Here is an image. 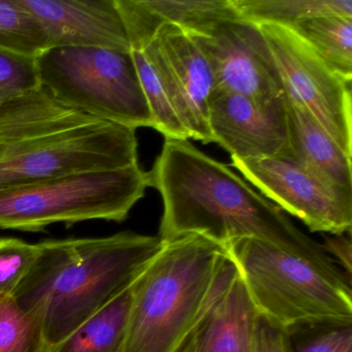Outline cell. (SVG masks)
<instances>
[{"instance_id":"cell-23","label":"cell","mask_w":352,"mask_h":352,"mask_svg":"<svg viewBox=\"0 0 352 352\" xmlns=\"http://www.w3.org/2000/svg\"><path fill=\"white\" fill-rule=\"evenodd\" d=\"M38 254V244L18 238H0V296H14Z\"/></svg>"},{"instance_id":"cell-7","label":"cell","mask_w":352,"mask_h":352,"mask_svg":"<svg viewBox=\"0 0 352 352\" xmlns=\"http://www.w3.org/2000/svg\"><path fill=\"white\" fill-rule=\"evenodd\" d=\"M36 63L41 85L65 106L135 131L154 129L131 52L54 47Z\"/></svg>"},{"instance_id":"cell-27","label":"cell","mask_w":352,"mask_h":352,"mask_svg":"<svg viewBox=\"0 0 352 352\" xmlns=\"http://www.w3.org/2000/svg\"><path fill=\"white\" fill-rule=\"evenodd\" d=\"M323 244L321 245L324 252L336 259L338 263L342 265L347 279L351 282V239L345 234H323Z\"/></svg>"},{"instance_id":"cell-3","label":"cell","mask_w":352,"mask_h":352,"mask_svg":"<svg viewBox=\"0 0 352 352\" xmlns=\"http://www.w3.org/2000/svg\"><path fill=\"white\" fill-rule=\"evenodd\" d=\"M137 164L135 129L69 108L43 86L0 107V190Z\"/></svg>"},{"instance_id":"cell-17","label":"cell","mask_w":352,"mask_h":352,"mask_svg":"<svg viewBox=\"0 0 352 352\" xmlns=\"http://www.w3.org/2000/svg\"><path fill=\"white\" fill-rule=\"evenodd\" d=\"M141 276V275H140ZM138 280V279H137ZM135 280L48 352H123Z\"/></svg>"},{"instance_id":"cell-10","label":"cell","mask_w":352,"mask_h":352,"mask_svg":"<svg viewBox=\"0 0 352 352\" xmlns=\"http://www.w3.org/2000/svg\"><path fill=\"white\" fill-rule=\"evenodd\" d=\"M190 36L207 59L214 92L238 94L261 104L285 96L279 72L256 24L242 18L226 20L207 34Z\"/></svg>"},{"instance_id":"cell-25","label":"cell","mask_w":352,"mask_h":352,"mask_svg":"<svg viewBox=\"0 0 352 352\" xmlns=\"http://www.w3.org/2000/svg\"><path fill=\"white\" fill-rule=\"evenodd\" d=\"M290 338L294 352H352V324L304 327Z\"/></svg>"},{"instance_id":"cell-15","label":"cell","mask_w":352,"mask_h":352,"mask_svg":"<svg viewBox=\"0 0 352 352\" xmlns=\"http://www.w3.org/2000/svg\"><path fill=\"white\" fill-rule=\"evenodd\" d=\"M131 51H141L164 25L201 36L226 20L239 19L232 0H116Z\"/></svg>"},{"instance_id":"cell-18","label":"cell","mask_w":352,"mask_h":352,"mask_svg":"<svg viewBox=\"0 0 352 352\" xmlns=\"http://www.w3.org/2000/svg\"><path fill=\"white\" fill-rule=\"evenodd\" d=\"M338 76L352 81V18L317 16L286 26Z\"/></svg>"},{"instance_id":"cell-24","label":"cell","mask_w":352,"mask_h":352,"mask_svg":"<svg viewBox=\"0 0 352 352\" xmlns=\"http://www.w3.org/2000/svg\"><path fill=\"white\" fill-rule=\"evenodd\" d=\"M41 86L36 58L0 49V107Z\"/></svg>"},{"instance_id":"cell-22","label":"cell","mask_w":352,"mask_h":352,"mask_svg":"<svg viewBox=\"0 0 352 352\" xmlns=\"http://www.w3.org/2000/svg\"><path fill=\"white\" fill-rule=\"evenodd\" d=\"M138 76L151 111L154 129L166 139L189 140L188 133L179 120L168 94L143 51H131Z\"/></svg>"},{"instance_id":"cell-26","label":"cell","mask_w":352,"mask_h":352,"mask_svg":"<svg viewBox=\"0 0 352 352\" xmlns=\"http://www.w3.org/2000/svg\"><path fill=\"white\" fill-rule=\"evenodd\" d=\"M252 352H294L289 333L259 316Z\"/></svg>"},{"instance_id":"cell-12","label":"cell","mask_w":352,"mask_h":352,"mask_svg":"<svg viewBox=\"0 0 352 352\" xmlns=\"http://www.w3.org/2000/svg\"><path fill=\"white\" fill-rule=\"evenodd\" d=\"M214 143L240 160L289 158L285 96L261 104L238 94L214 92L209 106Z\"/></svg>"},{"instance_id":"cell-2","label":"cell","mask_w":352,"mask_h":352,"mask_svg":"<svg viewBox=\"0 0 352 352\" xmlns=\"http://www.w3.org/2000/svg\"><path fill=\"white\" fill-rule=\"evenodd\" d=\"M164 244L133 232L43 241L14 298L42 323L49 350L131 286Z\"/></svg>"},{"instance_id":"cell-1","label":"cell","mask_w":352,"mask_h":352,"mask_svg":"<svg viewBox=\"0 0 352 352\" xmlns=\"http://www.w3.org/2000/svg\"><path fill=\"white\" fill-rule=\"evenodd\" d=\"M147 174L164 201L158 234L164 242L197 234L224 247L236 239H261L348 281L321 245L282 210L188 140L166 139Z\"/></svg>"},{"instance_id":"cell-16","label":"cell","mask_w":352,"mask_h":352,"mask_svg":"<svg viewBox=\"0 0 352 352\" xmlns=\"http://www.w3.org/2000/svg\"><path fill=\"white\" fill-rule=\"evenodd\" d=\"M289 129L290 160L352 197L351 157L347 155L308 112L285 96Z\"/></svg>"},{"instance_id":"cell-6","label":"cell","mask_w":352,"mask_h":352,"mask_svg":"<svg viewBox=\"0 0 352 352\" xmlns=\"http://www.w3.org/2000/svg\"><path fill=\"white\" fill-rule=\"evenodd\" d=\"M148 187L147 172L137 164L3 189L0 190V228L36 232L56 223L122 222Z\"/></svg>"},{"instance_id":"cell-11","label":"cell","mask_w":352,"mask_h":352,"mask_svg":"<svg viewBox=\"0 0 352 352\" xmlns=\"http://www.w3.org/2000/svg\"><path fill=\"white\" fill-rule=\"evenodd\" d=\"M189 139L214 143L209 106L214 80L207 59L191 36L174 25H164L143 49Z\"/></svg>"},{"instance_id":"cell-14","label":"cell","mask_w":352,"mask_h":352,"mask_svg":"<svg viewBox=\"0 0 352 352\" xmlns=\"http://www.w3.org/2000/svg\"><path fill=\"white\" fill-rule=\"evenodd\" d=\"M258 313L228 255L197 321L195 352H252Z\"/></svg>"},{"instance_id":"cell-28","label":"cell","mask_w":352,"mask_h":352,"mask_svg":"<svg viewBox=\"0 0 352 352\" xmlns=\"http://www.w3.org/2000/svg\"><path fill=\"white\" fill-rule=\"evenodd\" d=\"M177 352H195V333H190Z\"/></svg>"},{"instance_id":"cell-9","label":"cell","mask_w":352,"mask_h":352,"mask_svg":"<svg viewBox=\"0 0 352 352\" xmlns=\"http://www.w3.org/2000/svg\"><path fill=\"white\" fill-rule=\"evenodd\" d=\"M232 166L274 205L302 220L311 232H350L352 197L340 192L290 158L240 160Z\"/></svg>"},{"instance_id":"cell-20","label":"cell","mask_w":352,"mask_h":352,"mask_svg":"<svg viewBox=\"0 0 352 352\" xmlns=\"http://www.w3.org/2000/svg\"><path fill=\"white\" fill-rule=\"evenodd\" d=\"M0 49L32 58L49 49L44 28L20 0H0Z\"/></svg>"},{"instance_id":"cell-19","label":"cell","mask_w":352,"mask_h":352,"mask_svg":"<svg viewBox=\"0 0 352 352\" xmlns=\"http://www.w3.org/2000/svg\"><path fill=\"white\" fill-rule=\"evenodd\" d=\"M242 19L289 26L317 16L352 18V0H232Z\"/></svg>"},{"instance_id":"cell-5","label":"cell","mask_w":352,"mask_h":352,"mask_svg":"<svg viewBox=\"0 0 352 352\" xmlns=\"http://www.w3.org/2000/svg\"><path fill=\"white\" fill-rule=\"evenodd\" d=\"M259 316L292 333L352 324L351 284L273 243L240 238L224 246Z\"/></svg>"},{"instance_id":"cell-21","label":"cell","mask_w":352,"mask_h":352,"mask_svg":"<svg viewBox=\"0 0 352 352\" xmlns=\"http://www.w3.org/2000/svg\"><path fill=\"white\" fill-rule=\"evenodd\" d=\"M0 352H48L42 323L14 296H0Z\"/></svg>"},{"instance_id":"cell-4","label":"cell","mask_w":352,"mask_h":352,"mask_svg":"<svg viewBox=\"0 0 352 352\" xmlns=\"http://www.w3.org/2000/svg\"><path fill=\"white\" fill-rule=\"evenodd\" d=\"M228 258L197 234L164 242L135 282L123 352H177L192 333Z\"/></svg>"},{"instance_id":"cell-8","label":"cell","mask_w":352,"mask_h":352,"mask_svg":"<svg viewBox=\"0 0 352 352\" xmlns=\"http://www.w3.org/2000/svg\"><path fill=\"white\" fill-rule=\"evenodd\" d=\"M279 72L284 94L352 157L351 82L333 73L292 30L257 24Z\"/></svg>"},{"instance_id":"cell-13","label":"cell","mask_w":352,"mask_h":352,"mask_svg":"<svg viewBox=\"0 0 352 352\" xmlns=\"http://www.w3.org/2000/svg\"><path fill=\"white\" fill-rule=\"evenodd\" d=\"M46 32L49 48L94 47L131 52L116 0H20Z\"/></svg>"}]
</instances>
